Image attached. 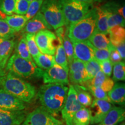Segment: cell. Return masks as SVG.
I'll return each instance as SVG.
<instances>
[{
	"label": "cell",
	"instance_id": "obj_46",
	"mask_svg": "<svg viewBox=\"0 0 125 125\" xmlns=\"http://www.w3.org/2000/svg\"><path fill=\"white\" fill-rule=\"evenodd\" d=\"M74 1H80V2H83L86 3H89V4H93V3L96 2V1H98V0H74Z\"/></svg>",
	"mask_w": 125,
	"mask_h": 125
},
{
	"label": "cell",
	"instance_id": "obj_4",
	"mask_svg": "<svg viewBox=\"0 0 125 125\" xmlns=\"http://www.w3.org/2000/svg\"><path fill=\"white\" fill-rule=\"evenodd\" d=\"M6 71L21 78L32 79L42 77L43 70L37 66L34 61H28L15 53L8 60Z\"/></svg>",
	"mask_w": 125,
	"mask_h": 125
},
{
	"label": "cell",
	"instance_id": "obj_36",
	"mask_svg": "<svg viewBox=\"0 0 125 125\" xmlns=\"http://www.w3.org/2000/svg\"><path fill=\"white\" fill-rule=\"evenodd\" d=\"M15 0H1L0 10L8 16L13 15L15 10Z\"/></svg>",
	"mask_w": 125,
	"mask_h": 125
},
{
	"label": "cell",
	"instance_id": "obj_6",
	"mask_svg": "<svg viewBox=\"0 0 125 125\" xmlns=\"http://www.w3.org/2000/svg\"><path fill=\"white\" fill-rule=\"evenodd\" d=\"M40 12L53 29L65 26V20L59 0H44Z\"/></svg>",
	"mask_w": 125,
	"mask_h": 125
},
{
	"label": "cell",
	"instance_id": "obj_33",
	"mask_svg": "<svg viewBox=\"0 0 125 125\" xmlns=\"http://www.w3.org/2000/svg\"><path fill=\"white\" fill-rule=\"evenodd\" d=\"M114 81H123L125 79V64L124 62H120L114 64L112 68Z\"/></svg>",
	"mask_w": 125,
	"mask_h": 125
},
{
	"label": "cell",
	"instance_id": "obj_17",
	"mask_svg": "<svg viewBox=\"0 0 125 125\" xmlns=\"http://www.w3.org/2000/svg\"><path fill=\"white\" fill-rule=\"evenodd\" d=\"M119 6L115 2H108L102 6L108 12V26L109 29L117 26L125 27V19L118 12Z\"/></svg>",
	"mask_w": 125,
	"mask_h": 125
},
{
	"label": "cell",
	"instance_id": "obj_40",
	"mask_svg": "<svg viewBox=\"0 0 125 125\" xmlns=\"http://www.w3.org/2000/svg\"><path fill=\"white\" fill-rule=\"evenodd\" d=\"M100 65L101 71L108 77H109L111 75L112 73V68H113V64L109 60V59L107 60L103 61V62H98Z\"/></svg>",
	"mask_w": 125,
	"mask_h": 125
},
{
	"label": "cell",
	"instance_id": "obj_5",
	"mask_svg": "<svg viewBox=\"0 0 125 125\" xmlns=\"http://www.w3.org/2000/svg\"><path fill=\"white\" fill-rule=\"evenodd\" d=\"M65 20V26L76 23L93 8V4L74 0H59Z\"/></svg>",
	"mask_w": 125,
	"mask_h": 125
},
{
	"label": "cell",
	"instance_id": "obj_44",
	"mask_svg": "<svg viewBox=\"0 0 125 125\" xmlns=\"http://www.w3.org/2000/svg\"><path fill=\"white\" fill-rule=\"evenodd\" d=\"M7 73L5 69H0V86L2 83L5 77L7 75Z\"/></svg>",
	"mask_w": 125,
	"mask_h": 125
},
{
	"label": "cell",
	"instance_id": "obj_20",
	"mask_svg": "<svg viewBox=\"0 0 125 125\" xmlns=\"http://www.w3.org/2000/svg\"><path fill=\"white\" fill-rule=\"evenodd\" d=\"M89 42L97 49H107L111 45L108 35L95 30L88 40Z\"/></svg>",
	"mask_w": 125,
	"mask_h": 125
},
{
	"label": "cell",
	"instance_id": "obj_19",
	"mask_svg": "<svg viewBox=\"0 0 125 125\" xmlns=\"http://www.w3.org/2000/svg\"><path fill=\"white\" fill-rule=\"evenodd\" d=\"M111 103L124 105L125 103V85L123 83H116L107 93Z\"/></svg>",
	"mask_w": 125,
	"mask_h": 125
},
{
	"label": "cell",
	"instance_id": "obj_30",
	"mask_svg": "<svg viewBox=\"0 0 125 125\" xmlns=\"http://www.w3.org/2000/svg\"><path fill=\"white\" fill-rule=\"evenodd\" d=\"M35 34L26 33L24 34L25 38H26V43L28 48V50L30 54V55L32 59L35 58L41 53L40 50H39L37 43L35 40Z\"/></svg>",
	"mask_w": 125,
	"mask_h": 125
},
{
	"label": "cell",
	"instance_id": "obj_38",
	"mask_svg": "<svg viewBox=\"0 0 125 125\" xmlns=\"http://www.w3.org/2000/svg\"><path fill=\"white\" fill-rule=\"evenodd\" d=\"M86 88L89 92L92 93V94L94 97L95 98L98 100H105L111 103V101L108 96L107 93L103 90L100 87H95L93 86H89Z\"/></svg>",
	"mask_w": 125,
	"mask_h": 125
},
{
	"label": "cell",
	"instance_id": "obj_42",
	"mask_svg": "<svg viewBox=\"0 0 125 125\" xmlns=\"http://www.w3.org/2000/svg\"><path fill=\"white\" fill-rule=\"evenodd\" d=\"M109 59L113 65L114 64L121 62V60H122L119 52L116 51V49L115 48H113L111 52Z\"/></svg>",
	"mask_w": 125,
	"mask_h": 125
},
{
	"label": "cell",
	"instance_id": "obj_21",
	"mask_svg": "<svg viewBox=\"0 0 125 125\" xmlns=\"http://www.w3.org/2000/svg\"><path fill=\"white\" fill-rule=\"evenodd\" d=\"M4 19L9 26L15 32H19L24 29L28 20L24 15H12L7 16Z\"/></svg>",
	"mask_w": 125,
	"mask_h": 125
},
{
	"label": "cell",
	"instance_id": "obj_34",
	"mask_svg": "<svg viewBox=\"0 0 125 125\" xmlns=\"http://www.w3.org/2000/svg\"><path fill=\"white\" fill-rule=\"evenodd\" d=\"M43 1L44 0H35L30 3L27 13L24 15L28 20L32 19L40 12Z\"/></svg>",
	"mask_w": 125,
	"mask_h": 125
},
{
	"label": "cell",
	"instance_id": "obj_14",
	"mask_svg": "<svg viewBox=\"0 0 125 125\" xmlns=\"http://www.w3.org/2000/svg\"><path fill=\"white\" fill-rule=\"evenodd\" d=\"M26 117V113L24 110L0 108V125H20L24 122Z\"/></svg>",
	"mask_w": 125,
	"mask_h": 125
},
{
	"label": "cell",
	"instance_id": "obj_2",
	"mask_svg": "<svg viewBox=\"0 0 125 125\" xmlns=\"http://www.w3.org/2000/svg\"><path fill=\"white\" fill-rule=\"evenodd\" d=\"M1 86L5 90L24 103H31L37 92L33 85L10 72L7 73Z\"/></svg>",
	"mask_w": 125,
	"mask_h": 125
},
{
	"label": "cell",
	"instance_id": "obj_16",
	"mask_svg": "<svg viewBox=\"0 0 125 125\" xmlns=\"http://www.w3.org/2000/svg\"><path fill=\"white\" fill-rule=\"evenodd\" d=\"M52 29L50 25L47 23L42 14L39 12L35 16L28 20L23 31L25 34H35L42 30H51Z\"/></svg>",
	"mask_w": 125,
	"mask_h": 125
},
{
	"label": "cell",
	"instance_id": "obj_31",
	"mask_svg": "<svg viewBox=\"0 0 125 125\" xmlns=\"http://www.w3.org/2000/svg\"><path fill=\"white\" fill-rule=\"evenodd\" d=\"M85 68L86 73L87 81L90 80L97 74L101 70L99 62L96 60H93L90 62H85Z\"/></svg>",
	"mask_w": 125,
	"mask_h": 125
},
{
	"label": "cell",
	"instance_id": "obj_12",
	"mask_svg": "<svg viewBox=\"0 0 125 125\" xmlns=\"http://www.w3.org/2000/svg\"><path fill=\"white\" fill-rule=\"evenodd\" d=\"M68 79L73 85H82L87 81L85 62L74 59L69 65Z\"/></svg>",
	"mask_w": 125,
	"mask_h": 125
},
{
	"label": "cell",
	"instance_id": "obj_22",
	"mask_svg": "<svg viewBox=\"0 0 125 125\" xmlns=\"http://www.w3.org/2000/svg\"><path fill=\"white\" fill-rule=\"evenodd\" d=\"M97 18L96 30L99 32L108 35L109 28L108 26V12L102 7H97Z\"/></svg>",
	"mask_w": 125,
	"mask_h": 125
},
{
	"label": "cell",
	"instance_id": "obj_9",
	"mask_svg": "<svg viewBox=\"0 0 125 125\" xmlns=\"http://www.w3.org/2000/svg\"><path fill=\"white\" fill-rule=\"evenodd\" d=\"M35 40L41 53L54 55L57 47L55 42L57 39L54 32L49 30H42L35 34Z\"/></svg>",
	"mask_w": 125,
	"mask_h": 125
},
{
	"label": "cell",
	"instance_id": "obj_25",
	"mask_svg": "<svg viewBox=\"0 0 125 125\" xmlns=\"http://www.w3.org/2000/svg\"><path fill=\"white\" fill-rule=\"evenodd\" d=\"M33 60L37 66L42 70H48L56 64L54 56L43 54L41 53Z\"/></svg>",
	"mask_w": 125,
	"mask_h": 125
},
{
	"label": "cell",
	"instance_id": "obj_23",
	"mask_svg": "<svg viewBox=\"0 0 125 125\" xmlns=\"http://www.w3.org/2000/svg\"><path fill=\"white\" fill-rule=\"evenodd\" d=\"M108 35L110 42L114 47L125 42V30L122 26H117L109 29Z\"/></svg>",
	"mask_w": 125,
	"mask_h": 125
},
{
	"label": "cell",
	"instance_id": "obj_39",
	"mask_svg": "<svg viewBox=\"0 0 125 125\" xmlns=\"http://www.w3.org/2000/svg\"><path fill=\"white\" fill-rule=\"evenodd\" d=\"M29 4L27 0H15L14 13L16 15H25L29 8Z\"/></svg>",
	"mask_w": 125,
	"mask_h": 125
},
{
	"label": "cell",
	"instance_id": "obj_32",
	"mask_svg": "<svg viewBox=\"0 0 125 125\" xmlns=\"http://www.w3.org/2000/svg\"><path fill=\"white\" fill-rule=\"evenodd\" d=\"M62 45L63 46L65 54L67 56V61H68V65L71 64V63L74 60V48H73V43L68 38L67 34H65L62 38Z\"/></svg>",
	"mask_w": 125,
	"mask_h": 125
},
{
	"label": "cell",
	"instance_id": "obj_43",
	"mask_svg": "<svg viewBox=\"0 0 125 125\" xmlns=\"http://www.w3.org/2000/svg\"><path fill=\"white\" fill-rule=\"evenodd\" d=\"M115 48L116 49V51L119 52V53L120 56H121L122 59L125 60V42L120 43L119 45H118V46L115 47Z\"/></svg>",
	"mask_w": 125,
	"mask_h": 125
},
{
	"label": "cell",
	"instance_id": "obj_18",
	"mask_svg": "<svg viewBox=\"0 0 125 125\" xmlns=\"http://www.w3.org/2000/svg\"><path fill=\"white\" fill-rule=\"evenodd\" d=\"M125 109L119 107H112L103 121L98 125H116L124 121Z\"/></svg>",
	"mask_w": 125,
	"mask_h": 125
},
{
	"label": "cell",
	"instance_id": "obj_7",
	"mask_svg": "<svg viewBox=\"0 0 125 125\" xmlns=\"http://www.w3.org/2000/svg\"><path fill=\"white\" fill-rule=\"evenodd\" d=\"M73 85H70L64 105L61 111L62 118L66 125H73V119L76 112L82 108Z\"/></svg>",
	"mask_w": 125,
	"mask_h": 125
},
{
	"label": "cell",
	"instance_id": "obj_8",
	"mask_svg": "<svg viewBox=\"0 0 125 125\" xmlns=\"http://www.w3.org/2000/svg\"><path fill=\"white\" fill-rule=\"evenodd\" d=\"M23 124L24 125H64L54 118L42 107L34 109L26 115Z\"/></svg>",
	"mask_w": 125,
	"mask_h": 125
},
{
	"label": "cell",
	"instance_id": "obj_10",
	"mask_svg": "<svg viewBox=\"0 0 125 125\" xmlns=\"http://www.w3.org/2000/svg\"><path fill=\"white\" fill-rule=\"evenodd\" d=\"M45 84L57 83L69 85L68 73L57 64L48 70H43L42 77Z\"/></svg>",
	"mask_w": 125,
	"mask_h": 125
},
{
	"label": "cell",
	"instance_id": "obj_28",
	"mask_svg": "<svg viewBox=\"0 0 125 125\" xmlns=\"http://www.w3.org/2000/svg\"><path fill=\"white\" fill-rule=\"evenodd\" d=\"M54 55H55L54 56V60H55L56 63L60 65L64 70L68 73V71H69V65H68L67 56L65 54V51L64 50L62 44L59 43L56 47Z\"/></svg>",
	"mask_w": 125,
	"mask_h": 125
},
{
	"label": "cell",
	"instance_id": "obj_49",
	"mask_svg": "<svg viewBox=\"0 0 125 125\" xmlns=\"http://www.w3.org/2000/svg\"><path fill=\"white\" fill-rule=\"evenodd\" d=\"M24 125L23 123V124H21V125Z\"/></svg>",
	"mask_w": 125,
	"mask_h": 125
},
{
	"label": "cell",
	"instance_id": "obj_48",
	"mask_svg": "<svg viewBox=\"0 0 125 125\" xmlns=\"http://www.w3.org/2000/svg\"><path fill=\"white\" fill-rule=\"evenodd\" d=\"M119 125H125V123L124 122H122Z\"/></svg>",
	"mask_w": 125,
	"mask_h": 125
},
{
	"label": "cell",
	"instance_id": "obj_13",
	"mask_svg": "<svg viewBox=\"0 0 125 125\" xmlns=\"http://www.w3.org/2000/svg\"><path fill=\"white\" fill-rule=\"evenodd\" d=\"M74 48V59L86 62L94 60V46L89 41L72 42Z\"/></svg>",
	"mask_w": 125,
	"mask_h": 125
},
{
	"label": "cell",
	"instance_id": "obj_50",
	"mask_svg": "<svg viewBox=\"0 0 125 125\" xmlns=\"http://www.w3.org/2000/svg\"><path fill=\"white\" fill-rule=\"evenodd\" d=\"M0 1H1V0H0Z\"/></svg>",
	"mask_w": 125,
	"mask_h": 125
},
{
	"label": "cell",
	"instance_id": "obj_24",
	"mask_svg": "<svg viewBox=\"0 0 125 125\" xmlns=\"http://www.w3.org/2000/svg\"><path fill=\"white\" fill-rule=\"evenodd\" d=\"M75 90L78 101L83 107H87L91 105L92 97L86 87L81 85H73Z\"/></svg>",
	"mask_w": 125,
	"mask_h": 125
},
{
	"label": "cell",
	"instance_id": "obj_3",
	"mask_svg": "<svg viewBox=\"0 0 125 125\" xmlns=\"http://www.w3.org/2000/svg\"><path fill=\"white\" fill-rule=\"evenodd\" d=\"M97 12L93 8L83 18L68 28L67 35L71 42L86 41L96 30Z\"/></svg>",
	"mask_w": 125,
	"mask_h": 125
},
{
	"label": "cell",
	"instance_id": "obj_35",
	"mask_svg": "<svg viewBox=\"0 0 125 125\" xmlns=\"http://www.w3.org/2000/svg\"><path fill=\"white\" fill-rule=\"evenodd\" d=\"M15 32L9 27L4 19L0 18V38H11Z\"/></svg>",
	"mask_w": 125,
	"mask_h": 125
},
{
	"label": "cell",
	"instance_id": "obj_29",
	"mask_svg": "<svg viewBox=\"0 0 125 125\" xmlns=\"http://www.w3.org/2000/svg\"><path fill=\"white\" fill-rule=\"evenodd\" d=\"M16 54L21 58L24 59L26 60L31 61V62L34 61L28 50L24 35L20 39V41L17 45L16 48Z\"/></svg>",
	"mask_w": 125,
	"mask_h": 125
},
{
	"label": "cell",
	"instance_id": "obj_37",
	"mask_svg": "<svg viewBox=\"0 0 125 125\" xmlns=\"http://www.w3.org/2000/svg\"><path fill=\"white\" fill-rule=\"evenodd\" d=\"M115 47L111 45L107 49H97L94 47V53L95 60L98 62H101L103 61L108 60L109 58V55L112 49Z\"/></svg>",
	"mask_w": 125,
	"mask_h": 125
},
{
	"label": "cell",
	"instance_id": "obj_47",
	"mask_svg": "<svg viewBox=\"0 0 125 125\" xmlns=\"http://www.w3.org/2000/svg\"><path fill=\"white\" fill-rule=\"evenodd\" d=\"M27 1L28 2H29V3H30V2H32V1H35V0H27Z\"/></svg>",
	"mask_w": 125,
	"mask_h": 125
},
{
	"label": "cell",
	"instance_id": "obj_41",
	"mask_svg": "<svg viewBox=\"0 0 125 125\" xmlns=\"http://www.w3.org/2000/svg\"><path fill=\"white\" fill-rule=\"evenodd\" d=\"M114 85H115L114 81L112 80L111 78L109 77H107L105 80L104 81V82H103L102 85H101L100 88L102 89L106 93H107V92H109L112 89Z\"/></svg>",
	"mask_w": 125,
	"mask_h": 125
},
{
	"label": "cell",
	"instance_id": "obj_27",
	"mask_svg": "<svg viewBox=\"0 0 125 125\" xmlns=\"http://www.w3.org/2000/svg\"><path fill=\"white\" fill-rule=\"evenodd\" d=\"M15 46V42L11 38H0V57L8 60Z\"/></svg>",
	"mask_w": 125,
	"mask_h": 125
},
{
	"label": "cell",
	"instance_id": "obj_1",
	"mask_svg": "<svg viewBox=\"0 0 125 125\" xmlns=\"http://www.w3.org/2000/svg\"><path fill=\"white\" fill-rule=\"evenodd\" d=\"M68 87L66 85L48 83L42 85L37 94L41 107L52 115L61 112L66 100Z\"/></svg>",
	"mask_w": 125,
	"mask_h": 125
},
{
	"label": "cell",
	"instance_id": "obj_45",
	"mask_svg": "<svg viewBox=\"0 0 125 125\" xmlns=\"http://www.w3.org/2000/svg\"><path fill=\"white\" fill-rule=\"evenodd\" d=\"M8 60V59L0 57V69H5Z\"/></svg>",
	"mask_w": 125,
	"mask_h": 125
},
{
	"label": "cell",
	"instance_id": "obj_15",
	"mask_svg": "<svg viewBox=\"0 0 125 125\" xmlns=\"http://www.w3.org/2000/svg\"><path fill=\"white\" fill-rule=\"evenodd\" d=\"M26 105L24 102L13 96L11 94L0 88V108L8 110H24Z\"/></svg>",
	"mask_w": 125,
	"mask_h": 125
},
{
	"label": "cell",
	"instance_id": "obj_26",
	"mask_svg": "<svg viewBox=\"0 0 125 125\" xmlns=\"http://www.w3.org/2000/svg\"><path fill=\"white\" fill-rule=\"evenodd\" d=\"M90 112L89 108L82 107L75 114L73 119V125H89Z\"/></svg>",
	"mask_w": 125,
	"mask_h": 125
},
{
	"label": "cell",
	"instance_id": "obj_11",
	"mask_svg": "<svg viewBox=\"0 0 125 125\" xmlns=\"http://www.w3.org/2000/svg\"><path fill=\"white\" fill-rule=\"evenodd\" d=\"M112 107L111 104L109 102L94 98L92 101L89 109L90 124L96 125L101 122Z\"/></svg>",
	"mask_w": 125,
	"mask_h": 125
}]
</instances>
